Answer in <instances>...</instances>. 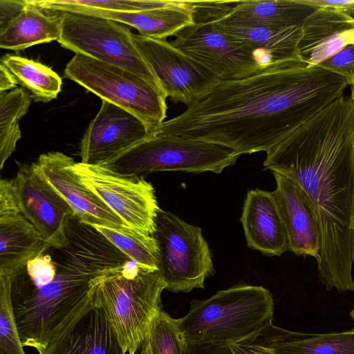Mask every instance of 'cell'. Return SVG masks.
<instances>
[{"label": "cell", "instance_id": "1", "mask_svg": "<svg viewBox=\"0 0 354 354\" xmlns=\"http://www.w3.org/2000/svg\"><path fill=\"white\" fill-rule=\"evenodd\" d=\"M342 76L300 59L270 63L211 93L153 131L214 142L240 154L268 151L342 97Z\"/></svg>", "mask_w": 354, "mask_h": 354}, {"label": "cell", "instance_id": "2", "mask_svg": "<svg viewBox=\"0 0 354 354\" xmlns=\"http://www.w3.org/2000/svg\"><path fill=\"white\" fill-rule=\"evenodd\" d=\"M263 167L300 185L316 210L319 281L354 291V98L343 95L266 151Z\"/></svg>", "mask_w": 354, "mask_h": 354}, {"label": "cell", "instance_id": "3", "mask_svg": "<svg viewBox=\"0 0 354 354\" xmlns=\"http://www.w3.org/2000/svg\"><path fill=\"white\" fill-rule=\"evenodd\" d=\"M56 266L55 279L44 286H35L25 268L12 285V305L22 345L34 348L39 353L92 306L91 280L98 275Z\"/></svg>", "mask_w": 354, "mask_h": 354}, {"label": "cell", "instance_id": "4", "mask_svg": "<svg viewBox=\"0 0 354 354\" xmlns=\"http://www.w3.org/2000/svg\"><path fill=\"white\" fill-rule=\"evenodd\" d=\"M167 284L157 270L130 260L91 280V301L105 314L117 339L128 354L140 348L149 326L162 309Z\"/></svg>", "mask_w": 354, "mask_h": 354}, {"label": "cell", "instance_id": "5", "mask_svg": "<svg viewBox=\"0 0 354 354\" xmlns=\"http://www.w3.org/2000/svg\"><path fill=\"white\" fill-rule=\"evenodd\" d=\"M274 306L268 289L236 286L208 299L193 300L178 322L188 344L236 342L272 323Z\"/></svg>", "mask_w": 354, "mask_h": 354}, {"label": "cell", "instance_id": "6", "mask_svg": "<svg viewBox=\"0 0 354 354\" xmlns=\"http://www.w3.org/2000/svg\"><path fill=\"white\" fill-rule=\"evenodd\" d=\"M241 155L219 144L153 131L101 166L127 176L162 171L220 174L234 165Z\"/></svg>", "mask_w": 354, "mask_h": 354}, {"label": "cell", "instance_id": "7", "mask_svg": "<svg viewBox=\"0 0 354 354\" xmlns=\"http://www.w3.org/2000/svg\"><path fill=\"white\" fill-rule=\"evenodd\" d=\"M193 23L180 30L171 44L218 81L247 77L263 66L248 46L225 32L216 19L215 1H192Z\"/></svg>", "mask_w": 354, "mask_h": 354}, {"label": "cell", "instance_id": "8", "mask_svg": "<svg viewBox=\"0 0 354 354\" xmlns=\"http://www.w3.org/2000/svg\"><path fill=\"white\" fill-rule=\"evenodd\" d=\"M64 76L139 118L153 132L167 117V96L137 75L80 53L66 64Z\"/></svg>", "mask_w": 354, "mask_h": 354}, {"label": "cell", "instance_id": "9", "mask_svg": "<svg viewBox=\"0 0 354 354\" xmlns=\"http://www.w3.org/2000/svg\"><path fill=\"white\" fill-rule=\"evenodd\" d=\"M152 234L158 252L157 272L173 292H189L204 288L214 274L209 248L201 227L174 214L159 209Z\"/></svg>", "mask_w": 354, "mask_h": 354}, {"label": "cell", "instance_id": "10", "mask_svg": "<svg viewBox=\"0 0 354 354\" xmlns=\"http://www.w3.org/2000/svg\"><path fill=\"white\" fill-rule=\"evenodd\" d=\"M58 12L62 30L57 41L62 47L124 68L163 93L158 80L133 45L128 26L88 14Z\"/></svg>", "mask_w": 354, "mask_h": 354}, {"label": "cell", "instance_id": "11", "mask_svg": "<svg viewBox=\"0 0 354 354\" xmlns=\"http://www.w3.org/2000/svg\"><path fill=\"white\" fill-rule=\"evenodd\" d=\"M81 183L132 230L151 236L160 207L153 185L143 176L120 174L101 165L74 162Z\"/></svg>", "mask_w": 354, "mask_h": 354}, {"label": "cell", "instance_id": "12", "mask_svg": "<svg viewBox=\"0 0 354 354\" xmlns=\"http://www.w3.org/2000/svg\"><path fill=\"white\" fill-rule=\"evenodd\" d=\"M140 56L158 80L167 97L187 107L205 98L218 83L209 71L166 39L131 33Z\"/></svg>", "mask_w": 354, "mask_h": 354}, {"label": "cell", "instance_id": "13", "mask_svg": "<svg viewBox=\"0 0 354 354\" xmlns=\"http://www.w3.org/2000/svg\"><path fill=\"white\" fill-rule=\"evenodd\" d=\"M17 165L12 180L20 212L41 234L49 249L64 246V228L75 216L74 210L49 184L35 162Z\"/></svg>", "mask_w": 354, "mask_h": 354}, {"label": "cell", "instance_id": "14", "mask_svg": "<svg viewBox=\"0 0 354 354\" xmlns=\"http://www.w3.org/2000/svg\"><path fill=\"white\" fill-rule=\"evenodd\" d=\"M90 122L80 142L81 162L102 165L129 149L150 133L130 112L108 101Z\"/></svg>", "mask_w": 354, "mask_h": 354}, {"label": "cell", "instance_id": "15", "mask_svg": "<svg viewBox=\"0 0 354 354\" xmlns=\"http://www.w3.org/2000/svg\"><path fill=\"white\" fill-rule=\"evenodd\" d=\"M41 234L20 212L12 179L0 180V278L14 281L27 263L48 250Z\"/></svg>", "mask_w": 354, "mask_h": 354}, {"label": "cell", "instance_id": "16", "mask_svg": "<svg viewBox=\"0 0 354 354\" xmlns=\"http://www.w3.org/2000/svg\"><path fill=\"white\" fill-rule=\"evenodd\" d=\"M74 162L72 158L62 152L50 151L41 154L35 163L46 180L73 208L81 221L91 225L127 226L81 183L73 170Z\"/></svg>", "mask_w": 354, "mask_h": 354}, {"label": "cell", "instance_id": "17", "mask_svg": "<svg viewBox=\"0 0 354 354\" xmlns=\"http://www.w3.org/2000/svg\"><path fill=\"white\" fill-rule=\"evenodd\" d=\"M66 244L52 249L50 256L57 265L99 274L124 266L130 260L93 225L72 217L64 228Z\"/></svg>", "mask_w": 354, "mask_h": 354}, {"label": "cell", "instance_id": "18", "mask_svg": "<svg viewBox=\"0 0 354 354\" xmlns=\"http://www.w3.org/2000/svg\"><path fill=\"white\" fill-rule=\"evenodd\" d=\"M272 174L276 188L272 194L287 233L290 251L316 259L320 232L313 203L297 183L279 173Z\"/></svg>", "mask_w": 354, "mask_h": 354}, {"label": "cell", "instance_id": "19", "mask_svg": "<svg viewBox=\"0 0 354 354\" xmlns=\"http://www.w3.org/2000/svg\"><path fill=\"white\" fill-rule=\"evenodd\" d=\"M37 5L48 10L77 12L107 18L136 28L140 35L158 39L175 36L180 30L193 23L192 1L165 0L160 6L131 12L53 5L44 0L38 1Z\"/></svg>", "mask_w": 354, "mask_h": 354}, {"label": "cell", "instance_id": "20", "mask_svg": "<svg viewBox=\"0 0 354 354\" xmlns=\"http://www.w3.org/2000/svg\"><path fill=\"white\" fill-rule=\"evenodd\" d=\"M351 44H354V17L339 9L318 8L302 26L297 53L308 66H315Z\"/></svg>", "mask_w": 354, "mask_h": 354}, {"label": "cell", "instance_id": "21", "mask_svg": "<svg viewBox=\"0 0 354 354\" xmlns=\"http://www.w3.org/2000/svg\"><path fill=\"white\" fill-rule=\"evenodd\" d=\"M241 222L248 246L268 256L290 250L287 233L272 192H248Z\"/></svg>", "mask_w": 354, "mask_h": 354}, {"label": "cell", "instance_id": "22", "mask_svg": "<svg viewBox=\"0 0 354 354\" xmlns=\"http://www.w3.org/2000/svg\"><path fill=\"white\" fill-rule=\"evenodd\" d=\"M39 354H127L104 313L93 305Z\"/></svg>", "mask_w": 354, "mask_h": 354}, {"label": "cell", "instance_id": "23", "mask_svg": "<svg viewBox=\"0 0 354 354\" xmlns=\"http://www.w3.org/2000/svg\"><path fill=\"white\" fill-rule=\"evenodd\" d=\"M225 3L226 1H215L218 24L225 32L251 49L263 66L300 59L297 46L302 26L275 28L230 23L223 19Z\"/></svg>", "mask_w": 354, "mask_h": 354}, {"label": "cell", "instance_id": "24", "mask_svg": "<svg viewBox=\"0 0 354 354\" xmlns=\"http://www.w3.org/2000/svg\"><path fill=\"white\" fill-rule=\"evenodd\" d=\"M317 8L304 0L226 1L223 19L236 24L286 28L302 26Z\"/></svg>", "mask_w": 354, "mask_h": 354}, {"label": "cell", "instance_id": "25", "mask_svg": "<svg viewBox=\"0 0 354 354\" xmlns=\"http://www.w3.org/2000/svg\"><path fill=\"white\" fill-rule=\"evenodd\" d=\"M62 17L58 11L41 8L28 0L23 11L0 30V46L21 50L30 46L58 41Z\"/></svg>", "mask_w": 354, "mask_h": 354}, {"label": "cell", "instance_id": "26", "mask_svg": "<svg viewBox=\"0 0 354 354\" xmlns=\"http://www.w3.org/2000/svg\"><path fill=\"white\" fill-rule=\"evenodd\" d=\"M269 349L275 354H354V329L327 334L285 329Z\"/></svg>", "mask_w": 354, "mask_h": 354}, {"label": "cell", "instance_id": "27", "mask_svg": "<svg viewBox=\"0 0 354 354\" xmlns=\"http://www.w3.org/2000/svg\"><path fill=\"white\" fill-rule=\"evenodd\" d=\"M18 84L26 89L35 102H48L61 91V77L50 68L32 59L6 54L1 58Z\"/></svg>", "mask_w": 354, "mask_h": 354}, {"label": "cell", "instance_id": "28", "mask_svg": "<svg viewBox=\"0 0 354 354\" xmlns=\"http://www.w3.org/2000/svg\"><path fill=\"white\" fill-rule=\"evenodd\" d=\"M32 99L22 87L0 93V169L21 138L19 121L28 112Z\"/></svg>", "mask_w": 354, "mask_h": 354}, {"label": "cell", "instance_id": "29", "mask_svg": "<svg viewBox=\"0 0 354 354\" xmlns=\"http://www.w3.org/2000/svg\"><path fill=\"white\" fill-rule=\"evenodd\" d=\"M93 226L140 267L149 270H157L158 248L152 236L142 234L127 226Z\"/></svg>", "mask_w": 354, "mask_h": 354}, {"label": "cell", "instance_id": "30", "mask_svg": "<svg viewBox=\"0 0 354 354\" xmlns=\"http://www.w3.org/2000/svg\"><path fill=\"white\" fill-rule=\"evenodd\" d=\"M187 344L178 319L161 309L149 326L140 354H185Z\"/></svg>", "mask_w": 354, "mask_h": 354}, {"label": "cell", "instance_id": "31", "mask_svg": "<svg viewBox=\"0 0 354 354\" xmlns=\"http://www.w3.org/2000/svg\"><path fill=\"white\" fill-rule=\"evenodd\" d=\"M284 330L271 323L260 332L239 342L188 344L185 354H259L262 348H270L281 339Z\"/></svg>", "mask_w": 354, "mask_h": 354}, {"label": "cell", "instance_id": "32", "mask_svg": "<svg viewBox=\"0 0 354 354\" xmlns=\"http://www.w3.org/2000/svg\"><path fill=\"white\" fill-rule=\"evenodd\" d=\"M12 283L11 280L0 279V354H26L12 305Z\"/></svg>", "mask_w": 354, "mask_h": 354}, {"label": "cell", "instance_id": "33", "mask_svg": "<svg viewBox=\"0 0 354 354\" xmlns=\"http://www.w3.org/2000/svg\"><path fill=\"white\" fill-rule=\"evenodd\" d=\"M47 3L118 12H138L160 6L165 0H44Z\"/></svg>", "mask_w": 354, "mask_h": 354}, {"label": "cell", "instance_id": "34", "mask_svg": "<svg viewBox=\"0 0 354 354\" xmlns=\"http://www.w3.org/2000/svg\"><path fill=\"white\" fill-rule=\"evenodd\" d=\"M318 66L344 77L354 98V44L345 46Z\"/></svg>", "mask_w": 354, "mask_h": 354}, {"label": "cell", "instance_id": "35", "mask_svg": "<svg viewBox=\"0 0 354 354\" xmlns=\"http://www.w3.org/2000/svg\"><path fill=\"white\" fill-rule=\"evenodd\" d=\"M24 270L36 286H42L53 281L57 274V266L49 253H42L30 260Z\"/></svg>", "mask_w": 354, "mask_h": 354}, {"label": "cell", "instance_id": "36", "mask_svg": "<svg viewBox=\"0 0 354 354\" xmlns=\"http://www.w3.org/2000/svg\"><path fill=\"white\" fill-rule=\"evenodd\" d=\"M28 0L0 1V30L3 29L10 21L15 19L26 7Z\"/></svg>", "mask_w": 354, "mask_h": 354}, {"label": "cell", "instance_id": "37", "mask_svg": "<svg viewBox=\"0 0 354 354\" xmlns=\"http://www.w3.org/2000/svg\"><path fill=\"white\" fill-rule=\"evenodd\" d=\"M17 82L11 72L2 64H0V93L7 92L17 88Z\"/></svg>", "mask_w": 354, "mask_h": 354}, {"label": "cell", "instance_id": "38", "mask_svg": "<svg viewBox=\"0 0 354 354\" xmlns=\"http://www.w3.org/2000/svg\"><path fill=\"white\" fill-rule=\"evenodd\" d=\"M306 3L312 4L318 8H331L339 9L344 6L349 4L353 0H304Z\"/></svg>", "mask_w": 354, "mask_h": 354}, {"label": "cell", "instance_id": "39", "mask_svg": "<svg viewBox=\"0 0 354 354\" xmlns=\"http://www.w3.org/2000/svg\"><path fill=\"white\" fill-rule=\"evenodd\" d=\"M339 10L354 17V0L352 3L344 6Z\"/></svg>", "mask_w": 354, "mask_h": 354}, {"label": "cell", "instance_id": "40", "mask_svg": "<svg viewBox=\"0 0 354 354\" xmlns=\"http://www.w3.org/2000/svg\"><path fill=\"white\" fill-rule=\"evenodd\" d=\"M259 354H275V353H273L270 349H269L268 348H263L259 351Z\"/></svg>", "mask_w": 354, "mask_h": 354}, {"label": "cell", "instance_id": "41", "mask_svg": "<svg viewBox=\"0 0 354 354\" xmlns=\"http://www.w3.org/2000/svg\"><path fill=\"white\" fill-rule=\"evenodd\" d=\"M350 315H351V318L353 319V320L354 322V306H353L352 310L350 313Z\"/></svg>", "mask_w": 354, "mask_h": 354}]
</instances>
